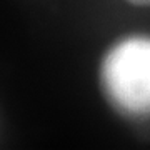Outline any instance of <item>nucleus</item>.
Here are the masks:
<instances>
[{"label": "nucleus", "mask_w": 150, "mask_h": 150, "mask_svg": "<svg viewBox=\"0 0 150 150\" xmlns=\"http://www.w3.org/2000/svg\"><path fill=\"white\" fill-rule=\"evenodd\" d=\"M105 82L112 97L132 112L150 110V42L130 40L108 55Z\"/></svg>", "instance_id": "f257e3e1"}, {"label": "nucleus", "mask_w": 150, "mask_h": 150, "mask_svg": "<svg viewBox=\"0 0 150 150\" xmlns=\"http://www.w3.org/2000/svg\"><path fill=\"white\" fill-rule=\"evenodd\" d=\"M132 5H139V7H150V0H127Z\"/></svg>", "instance_id": "f03ea898"}]
</instances>
